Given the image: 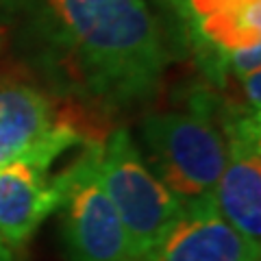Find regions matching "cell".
<instances>
[{
    "label": "cell",
    "instance_id": "obj_11",
    "mask_svg": "<svg viewBox=\"0 0 261 261\" xmlns=\"http://www.w3.org/2000/svg\"><path fill=\"white\" fill-rule=\"evenodd\" d=\"M163 9H170L176 18H181V9H183V0H157Z\"/></svg>",
    "mask_w": 261,
    "mask_h": 261
},
{
    "label": "cell",
    "instance_id": "obj_10",
    "mask_svg": "<svg viewBox=\"0 0 261 261\" xmlns=\"http://www.w3.org/2000/svg\"><path fill=\"white\" fill-rule=\"evenodd\" d=\"M259 61H261V44L240 48V50L226 55V72H231L240 81L246 74H250V72L259 70Z\"/></svg>",
    "mask_w": 261,
    "mask_h": 261
},
{
    "label": "cell",
    "instance_id": "obj_2",
    "mask_svg": "<svg viewBox=\"0 0 261 261\" xmlns=\"http://www.w3.org/2000/svg\"><path fill=\"white\" fill-rule=\"evenodd\" d=\"M142 142L148 168L181 202L214 194L224 170L226 142L205 105L148 113L142 120Z\"/></svg>",
    "mask_w": 261,
    "mask_h": 261
},
{
    "label": "cell",
    "instance_id": "obj_4",
    "mask_svg": "<svg viewBox=\"0 0 261 261\" xmlns=\"http://www.w3.org/2000/svg\"><path fill=\"white\" fill-rule=\"evenodd\" d=\"M98 142L63 170L59 176L61 235L70 261H135L124 224L98 174Z\"/></svg>",
    "mask_w": 261,
    "mask_h": 261
},
{
    "label": "cell",
    "instance_id": "obj_12",
    "mask_svg": "<svg viewBox=\"0 0 261 261\" xmlns=\"http://www.w3.org/2000/svg\"><path fill=\"white\" fill-rule=\"evenodd\" d=\"M0 261H13V257H11V248L7 246L3 240H0Z\"/></svg>",
    "mask_w": 261,
    "mask_h": 261
},
{
    "label": "cell",
    "instance_id": "obj_9",
    "mask_svg": "<svg viewBox=\"0 0 261 261\" xmlns=\"http://www.w3.org/2000/svg\"><path fill=\"white\" fill-rule=\"evenodd\" d=\"M181 20L211 61L261 44V0H183Z\"/></svg>",
    "mask_w": 261,
    "mask_h": 261
},
{
    "label": "cell",
    "instance_id": "obj_1",
    "mask_svg": "<svg viewBox=\"0 0 261 261\" xmlns=\"http://www.w3.org/2000/svg\"><path fill=\"white\" fill-rule=\"evenodd\" d=\"M0 35L53 92L102 116L148 102L170 61L146 0H0Z\"/></svg>",
    "mask_w": 261,
    "mask_h": 261
},
{
    "label": "cell",
    "instance_id": "obj_8",
    "mask_svg": "<svg viewBox=\"0 0 261 261\" xmlns=\"http://www.w3.org/2000/svg\"><path fill=\"white\" fill-rule=\"evenodd\" d=\"M63 198L59 176L27 161L0 163V240L18 248L37 226L59 209Z\"/></svg>",
    "mask_w": 261,
    "mask_h": 261
},
{
    "label": "cell",
    "instance_id": "obj_5",
    "mask_svg": "<svg viewBox=\"0 0 261 261\" xmlns=\"http://www.w3.org/2000/svg\"><path fill=\"white\" fill-rule=\"evenodd\" d=\"M81 142V128L46 92L24 81L0 83V163L27 161L48 170Z\"/></svg>",
    "mask_w": 261,
    "mask_h": 261
},
{
    "label": "cell",
    "instance_id": "obj_7",
    "mask_svg": "<svg viewBox=\"0 0 261 261\" xmlns=\"http://www.w3.org/2000/svg\"><path fill=\"white\" fill-rule=\"evenodd\" d=\"M259 250L220 214L209 194L183 200L178 216L137 261H259Z\"/></svg>",
    "mask_w": 261,
    "mask_h": 261
},
{
    "label": "cell",
    "instance_id": "obj_3",
    "mask_svg": "<svg viewBox=\"0 0 261 261\" xmlns=\"http://www.w3.org/2000/svg\"><path fill=\"white\" fill-rule=\"evenodd\" d=\"M98 174L137 261L178 216L183 202L148 168L126 128L111 130L98 142Z\"/></svg>",
    "mask_w": 261,
    "mask_h": 261
},
{
    "label": "cell",
    "instance_id": "obj_6",
    "mask_svg": "<svg viewBox=\"0 0 261 261\" xmlns=\"http://www.w3.org/2000/svg\"><path fill=\"white\" fill-rule=\"evenodd\" d=\"M226 161L214 190L218 209L246 240L261 242V116L231 107L222 118Z\"/></svg>",
    "mask_w": 261,
    "mask_h": 261
}]
</instances>
